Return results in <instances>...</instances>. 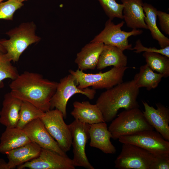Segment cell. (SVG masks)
Masks as SVG:
<instances>
[{
	"instance_id": "cell-21",
	"label": "cell",
	"mask_w": 169,
	"mask_h": 169,
	"mask_svg": "<svg viewBox=\"0 0 169 169\" xmlns=\"http://www.w3.org/2000/svg\"><path fill=\"white\" fill-rule=\"evenodd\" d=\"M0 140V153L4 154L31 141L23 129L17 127L6 128Z\"/></svg>"
},
{
	"instance_id": "cell-30",
	"label": "cell",
	"mask_w": 169,
	"mask_h": 169,
	"mask_svg": "<svg viewBox=\"0 0 169 169\" xmlns=\"http://www.w3.org/2000/svg\"><path fill=\"white\" fill-rule=\"evenodd\" d=\"M135 50L134 52L136 53L142 52H155L159 53L169 58V46L163 49H158L155 47L147 48L144 46L140 39H138L136 42L135 47L132 50Z\"/></svg>"
},
{
	"instance_id": "cell-8",
	"label": "cell",
	"mask_w": 169,
	"mask_h": 169,
	"mask_svg": "<svg viewBox=\"0 0 169 169\" xmlns=\"http://www.w3.org/2000/svg\"><path fill=\"white\" fill-rule=\"evenodd\" d=\"M122 143L133 144L150 152L155 156L169 155V142L157 131L146 130L120 137Z\"/></svg>"
},
{
	"instance_id": "cell-25",
	"label": "cell",
	"mask_w": 169,
	"mask_h": 169,
	"mask_svg": "<svg viewBox=\"0 0 169 169\" xmlns=\"http://www.w3.org/2000/svg\"><path fill=\"white\" fill-rule=\"evenodd\" d=\"M142 55L146 64L153 71L163 75V77L169 76V58L159 53L144 52Z\"/></svg>"
},
{
	"instance_id": "cell-35",
	"label": "cell",
	"mask_w": 169,
	"mask_h": 169,
	"mask_svg": "<svg viewBox=\"0 0 169 169\" xmlns=\"http://www.w3.org/2000/svg\"><path fill=\"white\" fill-rule=\"evenodd\" d=\"M17 0L19 2L22 3L23 2L27 0Z\"/></svg>"
},
{
	"instance_id": "cell-17",
	"label": "cell",
	"mask_w": 169,
	"mask_h": 169,
	"mask_svg": "<svg viewBox=\"0 0 169 169\" xmlns=\"http://www.w3.org/2000/svg\"><path fill=\"white\" fill-rule=\"evenodd\" d=\"M104 45L102 42L90 41L83 47L74 61L78 69L83 71L95 69Z\"/></svg>"
},
{
	"instance_id": "cell-9",
	"label": "cell",
	"mask_w": 169,
	"mask_h": 169,
	"mask_svg": "<svg viewBox=\"0 0 169 169\" xmlns=\"http://www.w3.org/2000/svg\"><path fill=\"white\" fill-rule=\"evenodd\" d=\"M62 112L55 109L45 112L40 119L47 131L65 152L70 151L72 138L69 125L64 120Z\"/></svg>"
},
{
	"instance_id": "cell-29",
	"label": "cell",
	"mask_w": 169,
	"mask_h": 169,
	"mask_svg": "<svg viewBox=\"0 0 169 169\" xmlns=\"http://www.w3.org/2000/svg\"><path fill=\"white\" fill-rule=\"evenodd\" d=\"M23 4L17 0H8L0 3V19L12 20L14 13Z\"/></svg>"
},
{
	"instance_id": "cell-15",
	"label": "cell",
	"mask_w": 169,
	"mask_h": 169,
	"mask_svg": "<svg viewBox=\"0 0 169 169\" xmlns=\"http://www.w3.org/2000/svg\"><path fill=\"white\" fill-rule=\"evenodd\" d=\"M89 132L91 147L98 148L105 154L115 153L116 148L110 140L112 134L105 122L89 125Z\"/></svg>"
},
{
	"instance_id": "cell-1",
	"label": "cell",
	"mask_w": 169,
	"mask_h": 169,
	"mask_svg": "<svg viewBox=\"0 0 169 169\" xmlns=\"http://www.w3.org/2000/svg\"><path fill=\"white\" fill-rule=\"evenodd\" d=\"M58 83L44 78L39 73L26 71L12 80L10 92L14 97L45 112L50 110V101Z\"/></svg>"
},
{
	"instance_id": "cell-10",
	"label": "cell",
	"mask_w": 169,
	"mask_h": 169,
	"mask_svg": "<svg viewBox=\"0 0 169 169\" xmlns=\"http://www.w3.org/2000/svg\"><path fill=\"white\" fill-rule=\"evenodd\" d=\"M112 21L109 19L105 23L104 29L91 41L100 42L105 45L115 46L123 51L132 50V45L129 43L128 38L140 35L143 31L139 29H132L128 32L122 31L121 28L125 23L124 21L115 24Z\"/></svg>"
},
{
	"instance_id": "cell-20",
	"label": "cell",
	"mask_w": 169,
	"mask_h": 169,
	"mask_svg": "<svg viewBox=\"0 0 169 169\" xmlns=\"http://www.w3.org/2000/svg\"><path fill=\"white\" fill-rule=\"evenodd\" d=\"M41 150L39 146L31 141L23 146L7 152L8 169L14 168L37 157Z\"/></svg>"
},
{
	"instance_id": "cell-3",
	"label": "cell",
	"mask_w": 169,
	"mask_h": 169,
	"mask_svg": "<svg viewBox=\"0 0 169 169\" xmlns=\"http://www.w3.org/2000/svg\"><path fill=\"white\" fill-rule=\"evenodd\" d=\"M36 29L33 22L23 23L6 33L9 39H1V43L11 61L17 62L21 55L29 45L40 40L41 38L35 34Z\"/></svg>"
},
{
	"instance_id": "cell-28",
	"label": "cell",
	"mask_w": 169,
	"mask_h": 169,
	"mask_svg": "<svg viewBox=\"0 0 169 169\" xmlns=\"http://www.w3.org/2000/svg\"><path fill=\"white\" fill-rule=\"evenodd\" d=\"M99 2L109 19L115 18L123 19V4L117 3L116 0H97Z\"/></svg>"
},
{
	"instance_id": "cell-31",
	"label": "cell",
	"mask_w": 169,
	"mask_h": 169,
	"mask_svg": "<svg viewBox=\"0 0 169 169\" xmlns=\"http://www.w3.org/2000/svg\"><path fill=\"white\" fill-rule=\"evenodd\" d=\"M169 155L156 156V159L150 169H169Z\"/></svg>"
},
{
	"instance_id": "cell-22",
	"label": "cell",
	"mask_w": 169,
	"mask_h": 169,
	"mask_svg": "<svg viewBox=\"0 0 169 169\" xmlns=\"http://www.w3.org/2000/svg\"><path fill=\"white\" fill-rule=\"evenodd\" d=\"M123 51L115 46L104 44L99 59L97 69L101 70L111 66L115 67L126 66L127 57Z\"/></svg>"
},
{
	"instance_id": "cell-24",
	"label": "cell",
	"mask_w": 169,
	"mask_h": 169,
	"mask_svg": "<svg viewBox=\"0 0 169 169\" xmlns=\"http://www.w3.org/2000/svg\"><path fill=\"white\" fill-rule=\"evenodd\" d=\"M163 75L155 73L146 64L141 66L139 72L136 74L133 79L138 88L146 87L148 90L156 88Z\"/></svg>"
},
{
	"instance_id": "cell-14",
	"label": "cell",
	"mask_w": 169,
	"mask_h": 169,
	"mask_svg": "<svg viewBox=\"0 0 169 169\" xmlns=\"http://www.w3.org/2000/svg\"><path fill=\"white\" fill-rule=\"evenodd\" d=\"M142 111L146 120L166 140L169 141V109L160 103L156 104V109L142 101Z\"/></svg>"
},
{
	"instance_id": "cell-36",
	"label": "cell",
	"mask_w": 169,
	"mask_h": 169,
	"mask_svg": "<svg viewBox=\"0 0 169 169\" xmlns=\"http://www.w3.org/2000/svg\"><path fill=\"white\" fill-rule=\"evenodd\" d=\"M4 0H0V3L2 2V1Z\"/></svg>"
},
{
	"instance_id": "cell-2",
	"label": "cell",
	"mask_w": 169,
	"mask_h": 169,
	"mask_svg": "<svg viewBox=\"0 0 169 169\" xmlns=\"http://www.w3.org/2000/svg\"><path fill=\"white\" fill-rule=\"evenodd\" d=\"M139 88L133 80L122 82L102 92L96 104L101 111L105 122L112 121L121 108H139L137 98Z\"/></svg>"
},
{
	"instance_id": "cell-13",
	"label": "cell",
	"mask_w": 169,
	"mask_h": 169,
	"mask_svg": "<svg viewBox=\"0 0 169 169\" xmlns=\"http://www.w3.org/2000/svg\"><path fill=\"white\" fill-rule=\"evenodd\" d=\"M31 141L42 148L51 150L68 156L46 129L40 119H36L26 125L23 129Z\"/></svg>"
},
{
	"instance_id": "cell-6",
	"label": "cell",
	"mask_w": 169,
	"mask_h": 169,
	"mask_svg": "<svg viewBox=\"0 0 169 169\" xmlns=\"http://www.w3.org/2000/svg\"><path fill=\"white\" fill-rule=\"evenodd\" d=\"M121 151L115 160V167L118 169H150L156 156L136 145L122 143Z\"/></svg>"
},
{
	"instance_id": "cell-12",
	"label": "cell",
	"mask_w": 169,
	"mask_h": 169,
	"mask_svg": "<svg viewBox=\"0 0 169 169\" xmlns=\"http://www.w3.org/2000/svg\"><path fill=\"white\" fill-rule=\"evenodd\" d=\"M72 159L53 151L41 148L36 158L17 166L18 169H74Z\"/></svg>"
},
{
	"instance_id": "cell-33",
	"label": "cell",
	"mask_w": 169,
	"mask_h": 169,
	"mask_svg": "<svg viewBox=\"0 0 169 169\" xmlns=\"http://www.w3.org/2000/svg\"><path fill=\"white\" fill-rule=\"evenodd\" d=\"M0 169H8L7 163L2 158L0 159Z\"/></svg>"
},
{
	"instance_id": "cell-27",
	"label": "cell",
	"mask_w": 169,
	"mask_h": 169,
	"mask_svg": "<svg viewBox=\"0 0 169 169\" xmlns=\"http://www.w3.org/2000/svg\"><path fill=\"white\" fill-rule=\"evenodd\" d=\"M11 62L6 53L0 51V89L4 87V79L9 78L14 80L19 74Z\"/></svg>"
},
{
	"instance_id": "cell-19",
	"label": "cell",
	"mask_w": 169,
	"mask_h": 169,
	"mask_svg": "<svg viewBox=\"0 0 169 169\" xmlns=\"http://www.w3.org/2000/svg\"><path fill=\"white\" fill-rule=\"evenodd\" d=\"M22 101L13 96L10 93L4 96L2 107L0 111V123L6 128L16 127Z\"/></svg>"
},
{
	"instance_id": "cell-32",
	"label": "cell",
	"mask_w": 169,
	"mask_h": 169,
	"mask_svg": "<svg viewBox=\"0 0 169 169\" xmlns=\"http://www.w3.org/2000/svg\"><path fill=\"white\" fill-rule=\"evenodd\" d=\"M159 24L161 30L166 35H169V14L164 12L157 10Z\"/></svg>"
},
{
	"instance_id": "cell-4",
	"label": "cell",
	"mask_w": 169,
	"mask_h": 169,
	"mask_svg": "<svg viewBox=\"0 0 169 169\" xmlns=\"http://www.w3.org/2000/svg\"><path fill=\"white\" fill-rule=\"evenodd\" d=\"M108 127L114 140L146 130H154L139 108L125 110L114 119Z\"/></svg>"
},
{
	"instance_id": "cell-7",
	"label": "cell",
	"mask_w": 169,
	"mask_h": 169,
	"mask_svg": "<svg viewBox=\"0 0 169 169\" xmlns=\"http://www.w3.org/2000/svg\"><path fill=\"white\" fill-rule=\"evenodd\" d=\"M96 93V90L93 89L78 88L74 78L69 74L61 79L58 83L56 91L50 101V110L55 108L60 110L65 119L67 103L72 96L76 94H81L92 100Z\"/></svg>"
},
{
	"instance_id": "cell-11",
	"label": "cell",
	"mask_w": 169,
	"mask_h": 169,
	"mask_svg": "<svg viewBox=\"0 0 169 169\" xmlns=\"http://www.w3.org/2000/svg\"><path fill=\"white\" fill-rule=\"evenodd\" d=\"M69 126L72 136V160L75 166L82 167L87 169H94L89 161L85 151L86 144L90 138L89 125L75 119Z\"/></svg>"
},
{
	"instance_id": "cell-26",
	"label": "cell",
	"mask_w": 169,
	"mask_h": 169,
	"mask_svg": "<svg viewBox=\"0 0 169 169\" xmlns=\"http://www.w3.org/2000/svg\"><path fill=\"white\" fill-rule=\"evenodd\" d=\"M44 114L45 112L31 103L22 101L16 127L23 129L26 125L33 120L40 119Z\"/></svg>"
},
{
	"instance_id": "cell-18",
	"label": "cell",
	"mask_w": 169,
	"mask_h": 169,
	"mask_svg": "<svg viewBox=\"0 0 169 169\" xmlns=\"http://www.w3.org/2000/svg\"><path fill=\"white\" fill-rule=\"evenodd\" d=\"M71 115L80 122L89 125L105 122L102 114L95 104H91L88 101H75Z\"/></svg>"
},
{
	"instance_id": "cell-34",
	"label": "cell",
	"mask_w": 169,
	"mask_h": 169,
	"mask_svg": "<svg viewBox=\"0 0 169 169\" xmlns=\"http://www.w3.org/2000/svg\"><path fill=\"white\" fill-rule=\"evenodd\" d=\"M1 39H0V51L4 53H6V51L5 49L1 43Z\"/></svg>"
},
{
	"instance_id": "cell-16",
	"label": "cell",
	"mask_w": 169,
	"mask_h": 169,
	"mask_svg": "<svg viewBox=\"0 0 169 169\" xmlns=\"http://www.w3.org/2000/svg\"><path fill=\"white\" fill-rule=\"evenodd\" d=\"M123 5V19L127 26L132 29H148L144 18L142 0H120Z\"/></svg>"
},
{
	"instance_id": "cell-5",
	"label": "cell",
	"mask_w": 169,
	"mask_h": 169,
	"mask_svg": "<svg viewBox=\"0 0 169 169\" xmlns=\"http://www.w3.org/2000/svg\"><path fill=\"white\" fill-rule=\"evenodd\" d=\"M128 68L113 67L108 71L96 74L86 73L78 69L75 71L69 69V72L74 78L77 87L80 89L92 86L95 90H107L123 82L124 73Z\"/></svg>"
},
{
	"instance_id": "cell-23",
	"label": "cell",
	"mask_w": 169,
	"mask_h": 169,
	"mask_svg": "<svg viewBox=\"0 0 169 169\" xmlns=\"http://www.w3.org/2000/svg\"><path fill=\"white\" fill-rule=\"evenodd\" d=\"M143 7L145 15L144 21L152 38L157 41L161 49L169 46V39L162 33L156 25L157 9L146 3H143Z\"/></svg>"
}]
</instances>
